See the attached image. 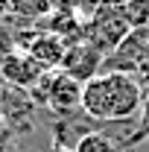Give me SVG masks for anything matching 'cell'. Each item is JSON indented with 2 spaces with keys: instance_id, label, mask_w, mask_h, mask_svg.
Returning a JSON list of instances; mask_svg holds the SVG:
<instances>
[{
  "instance_id": "6da1fadb",
  "label": "cell",
  "mask_w": 149,
  "mask_h": 152,
  "mask_svg": "<svg viewBox=\"0 0 149 152\" xmlns=\"http://www.w3.org/2000/svg\"><path fill=\"white\" fill-rule=\"evenodd\" d=\"M143 88L134 76L126 73H99L82 85V108L93 120H131L143 111Z\"/></svg>"
},
{
  "instance_id": "7a4b0ae2",
  "label": "cell",
  "mask_w": 149,
  "mask_h": 152,
  "mask_svg": "<svg viewBox=\"0 0 149 152\" xmlns=\"http://www.w3.org/2000/svg\"><path fill=\"white\" fill-rule=\"evenodd\" d=\"M29 96L50 114H67L82 108V82L64 70H47L29 88Z\"/></svg>"
},
{
  "instance_id": "3957f363",
  "label": "cell",
  "mask_w": 149,
  "mask_h": 152,
  "mask_svg": "<svg viewBox=\"0 0 149 152\" xmlns=\"http://www.w3.org/2000/svg\"><path fill=\"white\" fill-rule=\"evenodd\" d=\"M129 32H131L129 20L123 18V12L117 6H111V3H102L99 12L85 23V41L93 44L102 56H111L114 50L129 38Z\"/></svg>"
},
{
  "instance_id": "277c9868",
  "label": "cell",
  "mask_w": 149,
  "mask_h": 152,
  "mask_svg": "<svg viewBox=\"0 0 149 152\" xmlns=\"http://www.w3.org/2000/svg\"><path fill=\"white\" fill-rule=\"evenodd\" d=\"M102 129V120H93L85 108L79 111H67V114H53L50 132H53V143L61 149H76V143L82 137H88L91 132Z\"/></svg>"
},
{
  "instance_id": "5b68a950",
  "label": "cell",
  "mask_w": 149,
  "mask_h": 152,
  "mask_svg": "<svg viewBox=\"0 0 149 152\" xmlns=\"http://www.w3.org/2000/svg\"><path fill=\"white\" fill-rule=\"evenodd\" d=\"M102 61H105V56H102L93 44H88V41L82 38V41L67 44L58 70H64L67 76H73V79H79V82L85 85V82H91L93 76L102 73Z\"/></svg>"
},
{
  "instance_id": "8992f818",
  "label": "cell",
  "mask_w": 149,
  "mask_h": 152,
  "mask_svg": "<svg viewBox=\"0 0 149 152\" xmlns=\"http://www.w3.org/2000/svg\"><path fill=\"white\" fill-rule=\"evenodd\" d=\"M44 73L47 70L38 64L35 58L29 56V53H20V50H9L3 56V61H0V82L23 88V91H29Z\"/></svg>"
},
{
  "instance_id": "52a82bcc",
  "label": "cell",
  "mask_w": 149,
  "mask_h": 152,
  "mask_svg": "<svg viewBox=\"0 0 149 152\" xmlns=\"http://www.w3.org/2000/svg\"><path fill=\"white\" fill-rule=\"evenodd\" d=\"M64 50H67V44H64L58 35L41 29L38 38L32 41V47H29L26 53L35 58L44 70H58V67H61V58H64Z\"/></svg>"
},
{
  "instance_id": "ba28073f",
  "label": "cell",
  "mask_w": 149,
  "mask_h": 152,
  "mask_svg": "<svg viewBox=\"0 0 149 152\" xmlns=\"http://www.w3.org/2000/svg\"><path fill=\"white\" fill-rule=\"evenodd\" d=\"M105 0H53V12H70L76 15L79 20H88L99 12V6H102Z\"/></svg>"
},
{
  "instance_id": "9c48e42d",
  "label": "cell",
  "mask_w": 149,
  "mask_h": 152,
  "mask_svg": "<svg viewBox=\"0 0 149 152\" xmlns=\"http://www.w3.org/2000/svg\"><path fill=\"white\" fill-rule=\"evenodd\" d=\"M120 12L131 29H149V0H129L126 6H120Z\"/></svg>"
},
{
  "instance_id": "30bf717a",
  "label": "cell",
  "mask_w": 149,
  "mask_h": 152,
  "mask_svg": "<svg viewBox=\"0 0 149 152\" xmlns=\"http://www.w3.org/2000/svg\"><path fill=\"white\" fill-rule=\"evenodd\" d=\"M73 152H120V146H117L105 132H91L88 137H82V140L76 143Z\"/></svg>"
},
{
  "instance_id": "8fae6325",
  "label": "cell",
  "mask_w": 149,
  "mask_h": 152,
  "mask_svg": "<svg viewBox=\"0 0 149 152\" xmlns=\"http://www.w3.org/2000/svg\"><path fill=\"white\" fill-rule=\"evenodd\" d=\"M9 143H12V129H9L6 117L0 114V152H6V149H9Z\"/></svg>"
},
{
  "instance_id": "7c38bea8",
  "label": "cell",
  "mask_w": 149,
  "mask_h": 152,
  "mask_svg": "<svg viewBox=\"0 0 149 152\" xmlns=\"http://www.w3.org/2000/svg\"><path fill=\"white\" fill-rule=\"evenodd\" d=\"M9 50H15V47H12V41H9V38H0V61H3V56H6Z\"/></svg>"
},
{
  "instance_id": "4fadbf2b",
  "label": "cell",
  "mask_w": 149,
  "mask_h": 152,
  "mask_svg": "<svg viewBox=\"0 0 149 152\" xmlns=\"http://www.w3.org/2000/svg\"><path fill=\"white\" fill-rule=\"evenodd\" d=\"M53 152H73V149H61V146H56V149H53Z\"/></svg>"
},
{
  "instance_id": "5bb4252c",
  "label": "cell",
  "mask_w": 149,
  "mask_h": 152,
  "mask_svg": "<svg viewBox=\"0 0 149 152\" xmlns=\"http://www.w3.org/2000/svg\"><path fill=\"white\" fill-rule=\"evenodd\" d=\"M146 38H149V32H146Z\"/></svg>"
}]
</instances>
